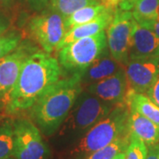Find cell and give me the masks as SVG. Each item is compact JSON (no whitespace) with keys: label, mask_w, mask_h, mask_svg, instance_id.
<instances>
[{"label":"cell","mask_w":159,"mask_h":159,"mask_svg":"<svg viewBox=\"0 0 159 159\" xmlns=\"http://www.w3.org/2000/svg\"><path fill=\"white\" fill-rule=\"evenodd\" d=\"M31 10L42 11L50 6V0H20Z\"/></svg>","instance_id":"cell-24"},{"label":"cell","mask_w":159,"mask_h":159,"mask_svg":"<svg viewBox=\"0 0 159 159\" xmlns=\"http://www.w3.org/2000/svg\"><path fill=\"white\" fill-rule=\"evenodd\" d=\"M85 90L113 106L125 102L128 89L125 70L121 68L116 74L88 85Z\"/></svg>","instance_id":"cell-11"},{"label":"cell","mask_w":159,"mask_h":159,"mask_svg":"<svg viewBox=\"0 0 159 159\" xmlns=\"http://www.w3.org/2000/svg\"><path fill=\"white\" fill-rule=\"evenodd\" d=\"M2 159H15L13 157H6V158H2Z\"/></svg>","instance_id":"cell-34"},{"label":"cell","mask_w":159,"mask_h":159,"mask_svg":"<svg viewBox=\"0 0 159 159\" xmlns=\"http://www.w3.org/2000/svg\"><path fill=\"white\" fill-rule=\"evenodd\" d=\"M100 4H105L104 0H50L49 6L66 20L74 11L85 6Z\"/></svg>","instance_id":"cell-19"},{"label":"cell","mask_w":159,"mask_h":159,"mask_svg":"<svg viewBox=\"0 0 159 159\" xmlns=\"http://www.w3.org/2000/svg\"><path fill=\"white\" fill-rule=\"evenodd\" d=\"M113 8L106 4L94 5V6H85L78 11H74L67 19L65 20V26L66 32L69 29H73L78 25H81L84 23L89 22L91 20L97 19L102 13L107 11L109 9Z\"/></svg>","instance_id":"cell-17"},{"label":"cell","mask_w":159,"mask_h":159,"mask_svg":"<svg viewBox=\"0 0 159 159\" xmlns=\"http://www.w3.org/2000/svg\"><path fill=\"white\" fill-rule=\"evenodd\" d=\"M148 146L138 137L130 134L129 142L125 151V159H146Z\"/></svg>","instance_id":"cell-23"},{"label":"cell","mask_w":159,"mask_h":159,"mask_svg":"<svg viewBox=\"0 0 159 159\" xmlns=\"http://www.w3.org/2000/svg\"><path fill=\"white\" fill-rule=\"evenodd\" d=\"M36 47L23 41L17 48L0 59V108L6 110L26 58Z\"/></svg>","instance_id":"cell-9"},{"label":"cell","mask_w":159,"mask_h":159,"mask_svg":"<svg viewBox=\"0 0 159 159\" xmlns=\"http://www.w3.org/2000/svg\"><path fill=\"white\" fill-rule=\"evenodd\" d=\"M1 119H2V117H1V116H0V121H1Z\"/></svg>","instance_id":"cell-35"},{"label":"cell","mask_w":159,"mask_h":159,"mask_svg":"<svg viewBox=\"0 0 159 159\" xmlns=\"http://www.w3.org/2000/svg\"><path fill=\"white\" fill-rule=\"evenodd\" d=\"M83 89L80 75L72 74L59 80L35 102L29 116L42 134L51 136L58 131Z\"/></svg>","instance_id":"cell-2"},{"label":"cell","mask_w":159,"mask_h":159,"mask_svg":"<svg viewBox=\"0 0 159 159\" xmlns=\"http://www.w3.org/2000/svg\"><path fill=\"white\" fill-rule=\"evenodd\" d=\"M108 51L106 33L102 31L63 47L57 51V60L62 69L72 74H80Z\"/></svg>","instance_id":"cell-5"},{"label":"cell","mask_w":159,"mask_h":159,"mask_svg":"<svg viewBox=\"0 0 159 159\" xmlns=\"http://www.w3.org/2000/svg\"><path fill=\"white\" fill-rule=\"evenodd\" d=\"M148 29H151L154 33L157 34V36L159 38V20H156V21H154V22L149 26V28H148Z\"/></svg>","instance_id":"cell-30"},{"label":"cell","mask_w":159,"mask_h":159,"mask_svg":"<svg viewBox=\"0 0 159 159\" xmlns=\"http://www.w3.org/2000/svg\"><path fill=\"white\" fill-rule=\"evenodd\" d=\"M28 31L43 51L50 54L57 51L66 33L64 18L50 6L29 20Z\"/></svg>","instance_id":"cell-6"},{"label":"cell","mask_w":159,"mask_h":159,"mask_svg":"<svg viewBox=\"0 0 159 159\" xmlns=\"http://www.w3.org/2000/svg\"><path fill=\"white\" fill-rule=\"evenodd\" d=\"M129 106L126 102L115 105L111 112L93 125L72 150L74 156H89L120 137L130 134L128 128Z\"/></svg>","instance_id":"cell-3"},{"label":"cell","mask_w":159,"mask_h":159,"mask_svg":"<svg viewBox=\"0 0 159 159\" xmlns=\"http://www.w3.org/2000/svg\"><path fill=\"white\" fill-rule=\"evenodd\" d=\"M134 22V19L132 11H123L116 7L113 20L106 31L110 54L124 66L129 60Z\"/></svg>","instance_id":"cell-8"},{"label":"cell","mask_w":159,"mask_h":159,"mask_svg":"<svg viewBox=\"0 0 159 159\" xmlns=\"http://www.w3.org/2000/svg\"><path fill=\"white\" fill-rule=\"evenodd\" d=\"M159 0H139L132 11L134 19L137 23L149 28L156 21Z\"/></svg>","instance_id":"cell-18"},{"label":"cell","mask_w":159,"mask_h":159,"mask_svg":"<svg viewBox=\"0 0 159 159\" xmlns=\"http://www.w3.org/2000/svg\"><path fill=\"white\" fill-rule=\"evenodd\" d=\"M146 159H159V144H155L148 147Z\"/></svg>","instance_id":"cell-28"},{"label":"cell","mask_w":159,"mask_h":159,"mask_svg":"<svg viewBox=\"0 0 159 159\" xmlns=\"http://www.w3.org/2000/svg\"><path fill=\"white\" fill-rule=\"evenodd\" d=\"M125 102L128 104L129 108L135 110L159 126V106L152 102L146 95L128 90Z\"/></svg>","instance_id":"cell-16"},{"label":"cell","mask_w":159,"mask_h":159,"mask_svg":"<svg viewBox=\"0 0 159 159\" xmlns=\"http://www.w3.org/2000/svg\"><path fill=\"white\" fill-rule=\"evenodd\" d=\"M104 2H105L106 5L111 6L113 8H116V7H118L119 0H104Z\"/></svg>","instance_id":"cell-31"},{"label":"cell","mask_w":159,"mask_h":159,"mask_svg":"<svg viewBox=\"0 0 159 159\" xmlns=\"http://www.w3.org/2000/svg\"><path fill=\"white\" fill-rule=\"evenodd\" d=\"M128 128L130 134L142 140L148 147L159 144L158 125L132 108H129Z\"/></svg>","instance_id":"cell-15"},{"label":"cell","mask_w":159,"mask_h":159,"mask_svg":"<svg viewBox=\"0 0 159 159\" xmlns=\"http://www.w3.org/2000/svg\"><path fill=\"white\" fill-rule=\"evenodd\" d=\"M115 106V105H114ZM87 91H82L58 130L60 135H84L114 107Z\"/></svg>","instance_id":"cell-4"},{"label":"cell","mask_w":159,"mask_h":159,"mask_svg":"<svg viewBox=\"0 0 159 159\" xmlns=\"http://www.w3.org/2000/svg\"><path fill=\"white\" fill-rule=\"evenodd\" d=\"M121 66H122L111 56L110 51H106L80 74L82 84H87L88 86L100 81L116 74L119 70L123 68Z\"/></svg>","instance_id":"cell-14"},{"label":"cell","mask_w":159,"mask_h":159,"mask_svg":"<svg viewBox=\"0 0 159 159\" xmlns=\"http://www.w3.org/2000/svg\"><path fill=\"white\" fill-rule=\"evenodd\" d=\"M13 141V121L7 120L0 124V159L12 157Z\"/></svg>","instance_id":"cell-21"},{"label":"cell","mask_w":159,"mask_h":159,"mask_svg":"<svg viewBox=\"0 0 159 159\" xmlns=\"http://www.w3.org/2000/svg\"><path fill=\"white\" fill-rule=\"evenodd\" d=\"M158 48L159 38L157 34L150 29L137 23L134 20L129 60L158 55Z\"/></svg>","instance_id":"cell-12"},{"label":"cell","mask_w":159,"mask_h":159,"mask_svg":"<svg viewBox=\"0 0 159 159\" xmlns=\"http://www.w3.org/2000/svg\"><path fill=\"white\" fill-rule=\"evenodd\" d=\"M125 72L127 89L146 95L159 76V56L130 59Z\"/></svg>","instance_id":"cell-10"},{"label":"cell","mask_w":159,"mask_h":159,"mask_svg":"<svg viewBox=\"0 0 159 159\" xmlns=\"http://www.w3.org/2000/svg\"><path fill=\"white\" fill-rule=\"evenodd\" d=\"M129 137L130 134L120 137L106 147L91 153L87 159H113L118 154L125 151L129 142Z\"/></svg>","instance_id":"cell-20"},{"label":"cell","mask_w":159,"mask_h":159,"mask_svg":"<svg viewBox=\"0 0 159 159\" xmlns=\"http://www.w3.org/2000/svg\"><path fill=\"white\" fill-rule=\"evenodd\" d=\"M113 159H125V151L120 152L119 154H118Z\"/></svg>","instance_id":"cell-32"},{"label":"cell","mask_w":159,"mask_h":159,"mask_svg":"<svg viewBox=\"0 0 159 159\" xmlns=\"http://www.w3.org/2000/svg\"><path fill=\"white\" fill-rule=\"evenodd\" d=\"M115 8H111L97 19L69 29L57 46V51L74 41L92 36L108 29L114 17Z\"/></svg>","instance_id":"cell-13"},{"label":"cell","mask_w":159,"mask_h":159,"mask_svg":"<svg viewBox=\"0 0 159 159\" xmlns=\"http://www.w3.org/2000/svg\"><path fill=\"white\" fill-rule=\"evenodd\" d=\"M146 96L154 102L157 106H159V76L157 80L154 82V84L151 86V88L148 89Z\"/></svg>","instance_id":"cell-25"},{"label":"cell","mask_w":159,"mask_h":159,"mask_svg":"<svg viewBox=\"0 0 159 159\" xmlns=\"http://www.w3.org/2000/svg\"><path fill=\"white\" fill-rule=\"evenodd\" d=\"M138 1L139 0H119L118 7L123 11H132Z\"/></svg>","instance_id":"cell-26"},{"label":"cell","mask_w":159,"mask_h":159,"mask_svg":"<svg viewBox=\"0 0 159 159\" xmlns=\"http://www.w3.org/2000/svg\"><path fill=\"white\" fill-rule=\"evenodd\" d=\"M16 0H0V10H10L15 5Z\"/></svg>","instance_id":"cell-29"},{"label":"cell","mask_w":159,"mask_h":159,"mask_svg":"<svg viewBox=\"0 0 159 159\" xmlns=\"http://www.w3.org/2000/svg\"><path fill=\"white\" fill-rule=\"evenodd\" d=\"M61 75L62 68L57 58L35 48L23 63L5 110L6 113L17 114L29 110Z\"/></svg>","instance_id":"cell-1"},{"label":"cell","mask_w":159,"mask_h":159,"mask_svg":"<svg viewBox=\"0 0 159 159\" xmlns=\"http://www.w3.org/2000/svg\"><path fill=\"white\" fill-rule=\"evenodd\" d=\"M22 34L17 29H10L0 32V59L13 51L22 42Z\"/></svg>","instance_id":"cell-22"},{"label":"cell","mask_w":159,"mask_h":159,"mask_svg":"<svg viewBox=\"0 0 159 159\" xmlns=\"http://www.w3.org/2000/svg\"><path fill=\"white\" fill-rule=\"evenodd\" d=\"M11 28V20L5 12L0 10V32L6 31Z\"/></svg>","instance_id":"cell-27"},{"label":"cell","mask_w":159,"mask_h":159,"mask_svg":"<svg viewBox=\"0 0 159 159\" xmlns=\"http://www.w3.org/2000/svg\"><path fill=\"white\" fill-rule=\"evenodd\" d=\"M13 153L15 159H47L50 150L39 128L32 120L18 119L13 121Z\"/></svg>","instance_id":"cell-7"},{"label":"cell","mask_w":159,"mask_h":159,"mask_svg":"<svg viewBox=\"0 0 159 159\" xmlns=\"http://www.w3.org/2000/svg\"><path fill=\"white\" fill-rule=\"evenodd\" d=\"M158 56H159V48H158Z\"/></svg>","instance_id":"cell-36"},{"label":"cell","mask_w":159,"mask_h":159,"mask_svg":"<svg viewBox=\"0 0 159 159\" xmlns=\"http://www.w3.org/2000/svg\"><path fill=\"white\" fill-rule=\"evenodd\" d=\"M159 20V6L157 8V20Z\"/></svg>","instance_id":"cell-33"}]
</instances>
